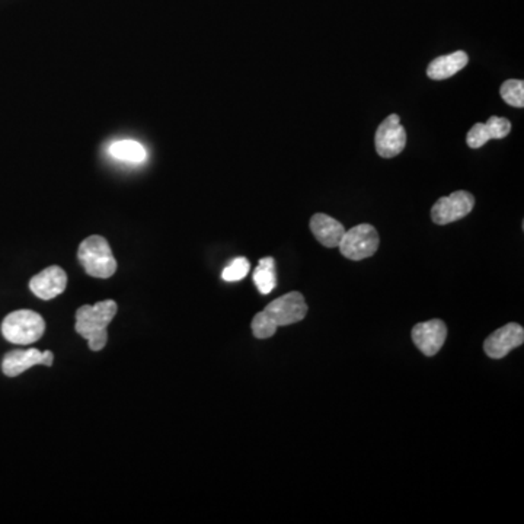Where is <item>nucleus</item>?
I'll list each match as a JSON object with an SVG mask.
<instances>
[{
	"label": "nucleus",
	"mask_w": 524,
	"mask_h": 524,
	"mask_svg": "<svg viewBox=\"0 0 524 524\" xmlns=\"http://www.w3.org/2000/svg\"><path fill=\"white\" fill-rule=\"evenodd\" d=\"M311 230L316 241L325 248H338L345 234L343 223L324 213H316L311 219Z\"/></svg>",
	"instance_id": "obj_13"
},
{
	"label": "nucleus",
	"mask_w": 524,
	"mask_h": 524,
	"mask_svg": "<svg viewBox=\"0 0 524 524\" xmlns=\"http://www.w3.org/2000/svg\"><path fill=\"white\" fill-rule=\"evenodd\" d=\"M78 258L88 274L96 279H110L117 271L110 243L103 236L94 235L85 239L79 246Z\"/></svg>",
	"instance_id": "obj_3"
},
{
	"label": "nucleus",
	"mask_w": 524,
	"mask_h": 524,
	"mask_svg": "<svg viewBox=\"0 0 524 524\" xmlns=\"http://www.w3.org/2000/svg\"><path fill=\"white\" fill-rule=\"evenodd\" d=\"M54 356L51 351H40L37 349L15 350L4 356L2 361V372L4 376L17 377L34 366L42 365L51 367Z\"/></svg>",
	"instance_id": "obj_9"
},
{
	"label": "nucleus",
	"mask_w": 524,
	"mask_h": 524,
	"mask_svg": "<svg viewBox=\"0 0 524 524\" xmlns=\"http://www.w3.org/2000/svg\"><path fill=\"white\" fill-rule=\"evenodd\" d=\"M475 207V196L467 191H456L449 196H442L431 209V219L435 225H451L453 221L466 218Z\"/></svg>",
	"instance_id": "obj_6"
},
{
	"label": "nucleus",
	"mask_w": 524,
	"mask_h": 524,
	"mask_svg": "<svg viewBox=\"0 0 524 524\" xmlns=\"http://www.w3.org/2000/svg\"><path fill=\"white\" fill-rule=\"evenodd\" d=\"M501 98L504 103L516 108L524 107V82L517 79H510L501 85Z\"/></svg>",
	"instance_id": "obj_17"
},
{
	"label": "nucleus",
	"mask_w": 524,
	"mask_h": 524,
	"mask_svg": "<svg viewBox=\"0 0 524 524\" xmlns=\"http://www.w3.org/2000/svg\"><path fill=\"white\" fill-rule=\"evenodd\" d=\"M307 307L304 297L299 291H291L273 300L264 311L255 315L252 320V332L255 338L266 340L275 335L280 327L297 324L306 318Z\"/></svg>",
	"instance_id": "obj_1"
},
{
	"label": "nucleus",
	"mask_w": 524,
	"mask_h": 524,
	"mask_svg": "<svg viewBox=\"0 0 524 524\" xmlns=\"http://www.w3.org/2000/svg\"><path fill=\"white\" fill-rule=\"evenodd\" d=\"M512 131V123L504 117H496L492 115L487 123H478L469 130L466 137L467 146L471 149L482 148L488 140H500L507 137Z\"/></svg>",
	"instance_id": "obj_12"
},
{
	"label": "nucleus",
	"mask_w": 524,
	"mask_h": 524,
	"mask_svg": "<svg viewBox=\"0 0 524 524\" xmlns=\"http://www.w3.org/2000/svg\"><path fill=\"white\" fill-rule=\"evenodd\" d=\"M108 152L115 159L131 164H142L148 158V150L135 140H119L111 144Z\"/></svg>",
	"instance_id": "obj_15"
},
{
	"label": "nucleus",
	"mask_w": 524,
	"mask_h": 524,
	"mask_svg": "<svg viewBox=\"0 0 524 524\" xmlns=\"http://www.w3.org/2000/svg\"><path fill=\"white\" fill-rule=\"evenodd\" d=\"M250 261L239 257V258L234 259L230 262L229 266H226L223 273H221V279L229 283H235V281H241L245 279L248 273H250Z\"/></svg>",
	"instance_id": "obj_18"
},
{
	"label": "nucleus",
	"mask_w": 524,
	"mask_h": 524,
	"mask_svg": "<svg viewBox=\"0 0 524 524\" xmlns=\"http://www.w3.org/2000/svg\"><path fill=\"white\" fill-rule=\"evenodd\" d=\"M524 343V328L516 322L504 325L500 329L492 332L483 343V351L489 358L500 360L507 356L512 350L520 347Z\"/></svg>",
	"instance_id": "obj_8"
},
{
	"label": "nucleus",
	"mask_w": 524,
	"mask_h": 524,
	"mask_svg": "<svg viewBox=\"0 0 524 524\" xmlns=\"http://www.w3.org/2000/svg\"><path fill=\"white\" fill-rule=\"evenodd\" d=\"M379 245H381V238H379L377 230L369 223H363V225L345 230L338 248L345 258L351 259V261H361V259L370 258L376 254Z\"/></svg>",
	"instance_id": "obj_5"
},
{
	"label": "nucleus",
	"mask_w": 524,
	"mask_h": 524,
	"mask_svg": "<svg viewBox=\"0 0 524 524\" xmlns=\"http://www.w3.org/2000/svg\"><path fill=\"white\" fill-rule=\"evenodd\" d=\"M467 62H469V58H467L465 51H456V53L449 54V56L435 58L428 66L427 74L433 81L449 79L460 72L467 65Z\"/></svg>",
	"instance_id": "obj_14"
},
{
	"label": "nucleus",
	"mask_w": 524,
	"mask_h": 524,
	"mask_svg": "<svg viewBox=\"0 0 524 524\" xmlns=\"http://www.w3.org/2000/svg\"><path fill=\"white\" fill-rule=\"evenodd\" d=\"M45 331V320L37 312L21 309L9 313L2 322L4 340L18 345L37 343Z\"/></svg>",
	"instance_id": "obj_4"
},
{
	"label": "nucleus",
	"mask_w": 524,
	"mask_h": 524,
	"mask_svg": "<svg viewBox=\"0 0 524 524\" xmlns=\"http://www.w3.org/2000/svg\"><path fill=\"white\" fill-rule=\"evenodd\" d=\"M411 336L417 349L427 357H433L446 343L447 327L442 320H431L415 325Z\"/></svg>",
	"instance_id": "obj_10"
},
{
	"label": "nucleus",
	"mask_w": 524,
	"mask_h": 524,
	"mask_svg": "<svg viewBox=\"0 0 524 524\" xmlns=\"http://www.w3.org/2000/svg\"><path fill=\"white\" fill-rule=\"evenodd\" d=\"M254 283L261 295H270L277 286L275 275V261L271 257H266L259 261L254 271Z\"/></svg>",
	"instance_id": "obj_16"
},
{
	"label": "nucleus",
	"mask_w": 524,
	"mask_h": 524,
	"mask_svg": "<svg viewBox=\"0 0 524 524\" xmlns=\"http://www.w3.org/2000/svg\"><path fill=\"white\" fill-rule=\"evenodd\" d=\"M117 309L119 306L114 300H104L94 306L85 304L76 312L74 329L79 335L87 338L92 351H101L107 345V328L114 320Z\"/></svg>",
	"instance_id": "obj_2"
},
{
	"label": "nucleus",
	"mask_w": 524,
	"mask_h": 524,
	"mask_svg": "<svg viewBox=\"0 0 524 524\" xmlns=\"http://www.w3.org/2000/svg\"><path fill=\"white\" fill-rule=\"evenodd\" d=\"M377 155L390 159L405 149L406 131L402 127L399 115L390 114L385 121L377 127L374 137Z\"/></svg>",
	"instance_id": "obj_7"
},
{
	"label": "nucleus",
	"mask_w": 524,
	"mask_h": 524,
	"mask_svg": "<svg viewBox=\"0 0 524 524\" xmlns=\"http://www.w3.org/2000/svg\"><path fill=\"white\" fill-rule=\"evenodd\" d=\"M67 286V274L60 266H51L40 274L34 275L29 289L38 299L51 300L62 295Z\"/></svg>",
	"instance_id": "obj_11"
}]
</instances>
